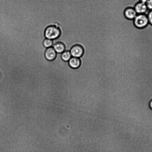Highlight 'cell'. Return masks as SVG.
<instances>
[{
	"label": "cell",
	"mask_w": 152,
	"mask_h": 152,
	"mask_svg": "<svg viewBox=\"0 0 152 152\" xmlns=\"http://www.w3.org/2000/svg\"><path fill=\"white\" fill-rule=\"evenodd\" d=\"M60 34L61 31L59 28L54 25H51L47 27L44 32L45 38L52 40L58 38Z\"/></svg>",
	"instance_id": "6da1fadb"
},
{
	"label": "cell",
	"mask_w": 152,
	"mask_h": 152,
	"mask_svg": "<svg viewBox=\"0 0 152 152\" xmlns=\"http://www.w3.org/2000/svg\"><path fill=\"white\" fill-rule=\"evenodd\" d=\"M134 25L139 28L145 27L149 23L147 15L145 14H137L134 19Z\"/></svg>",
	"instance_id": "7a4b0ae2"
},
{
	"label": "cell",
	"mask_w": 152,
	"mask_h": 152,
	"mask_svg": "<svg viewBox=\"0 0 152 152\" xmlns=\"http://www.w3.org/2000/svg\"><path fill=\"white\" fill-rule=\"evenodd\" d=\"M72 57L80 58L84 53L83 47L79 45H76L73 46L70 50Z\"/></svg>",
	"instance_id": "3957f363"
},
{
	"label": "cell",
	"mask_w": 152,
	"mask_h": 152,
	"mask_svg": "<svg viewBox=\"0 0 152 152\" xmlns=\"http://www.w3.org/2000/svg\"><path fill=\"white\" fill-rule=\"evenodd\" d=\"M134 8L137 14H145L147 15L149 11L146 4L140 2L135 5Z\"/></svg>",
	"instance_id": "277c9868"
},
{
	"label": "cell",
	"mask_w": 152,
	"mask_h": 152,
	"mask_svg": "<svg viewBox=\"0 0 152 152\" xmlns=\"http://www.w3.org/2000/svg\"><path fill=\"white\" fill-rule=\"evenodd\" d=\"M57 53L52 47L47 48L45 53V56L48 61H51L56 58Z\"/></svg>",
	"instance_id": "5b68a950"
},
{
	"label": "cell",
	"mask_w": 152,
	"mask_h": 152,
	"mask_svg": "<svg viewBox=\"0 0 152 152\" xmlns=\"http://www.w3.org/2000/svg\"><path fill=\"white\" fill-rule=\"evenodd\" d=\"M124 15L126 18L130 20H134L137 14L134 8L129 7L125 10Z\"/></svg>",
	"instance_id": "8992f818"
},
{
	"label": "cell",
	"mask_w": 152,
	"mask_h": 152,
	"mask_svg": "<svg viewBox=\"0 0 152 152\" xmlns=\"http://www.w3.org/2000/svg\"><path fill=\"white\" fill-rule=\"evenodd\" d=\"M68 62L70 67L73 69L78 68L81 64V61L79 58L73 57H72Z\"/></svg>",
	"instance_id": "52a82bcc"
},
{
	"label": "cell",
	"mask_w": 152,
	"mask_h": 152,
	"mask_svg": "<svg viewBox=\"0 0 152 152\" xmlns=\"http://www.w3.org/2000/svg\"><path fill=\"white\" fill-rule=\"evenodd\" d=\"M52 47L56 52L58 53H61L65 49L64 45L61 42H58L54 44Z\"/></svg>",
	"instance_id": "ba28073f"
},
{
	"label": "cell",
	"mask_w": 152,
	"mask_h": 152,
	"mask_svg": "<svg viewBox=\"0 0 152 152\" xmlns=\"http://www.w3.org/2000/svg\"><path fill=\"white\" fill-rule=\"evenodd\" d=\"M72 56L69 51L65 50L61 53V57L64 61H68Z\"/></svg>",
	"instance_id": "9c48e42d"
},
{
	"label": "cell",
	"mask_w": 152,
	"mask_h": 152,
	"mask_svg": "<svg viewBox=\"0 0 152 152\" xmlns=\"http://www.w3.org/2000/svg\"><path fill=\"white\" fill-rule=\"evenodd\" d=\"M53 45V41L52 40L45 39L43 42V45L46 48L52 47Z\"/></svg>",
	"instance_id": "30bf717a"
},
{
	"label": "cell",
	"mask_w": 152,
	"mask_h": 152,
	"mask_svg": "<svg viewBox=\"0 0 152 152\" xmlns=\"http://www.w3.org/2000/svg\"><path fill=\"white\" fill-rule=\"evenodd\" d=\"M147 15L149 23L152 25V10H149Z\"/></svg>",
	"instance_id": "8fae6325"
},
{
	"label": "cell",
	"mask_w": 152,
	"mask_h": 152,
	"mask_svg": "<svg viewBox=\"0 0 152 152\" xmlns=\"http://www.w3.org/2000/svg\"><path fill=\"white\" fill-rule=\"evenodd\" d=\"M146 4L148 9L152 10V0H148Z\"/></svg>",
	"instance_id": "7c38bea8"
},
{
	"label": "cell",
	"mask_w": 152,
	"mask_h": 152,
	"mask_svg": "<svg viewBox=\"0 0 152 152\" xmlns=\"http://www.w3.org/2000/svg\"><path fill=\"white\" fill-rule=\"evenodd\" d=\"M149 106L150 109L152 110V99L149 102Z\"/></svg>",
	"instance_id": "4fadbf2b"
}]
</instances>
